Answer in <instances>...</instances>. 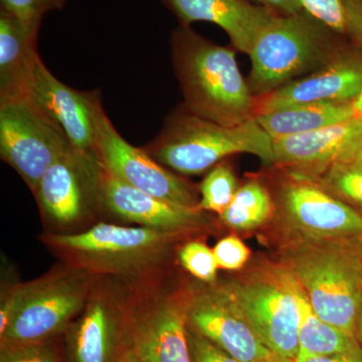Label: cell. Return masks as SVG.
<instances>
[{"label":"cell","mask_w":362,"mask_h":362,"mask_svg":"<svg viewBox=\"0 0 362 362\" xmlns=\"http://www.w3.org/2000/svg\"><path fill=\"white\" fill-rule=\"evenodd\" d=\"M188 235L100 221L75 233H44L40 240L65 265L128 286L164 277Z\"/></svg>","instance_id":"1"},{"label":"cell","mask_w":362,"mask_h":362,"mask_svg":"<svg viewBox=\"0 0 362 362\" xmlns=\"http://www.w3.org/2000/svg\"><path fill=\"white\" fill-rule=\"evenodd\" d=\"M171 49L188 112L228 127L256 117L257 97L240 73L235 49L185 25L173 30Z\"/></svg>","instance_id":"2"},{"label":"cell","mask_w":362,"mask_h":362,"mask_svg":"<svg viewBox=\"0 0 362 362\" xmlns=\"http://www.w3.org/2000/svg\"><path fill=\"white\" fill-rule=\"evenodd\" d=\"M96 276L63 264L30 282L1 285L0 347L52 341L84 309Z\"/></svg>","instance_id":"3"},{"label":"cell","mask_w":362,"mask_h":362,"mask_svg":"<svg viewBox=\"0 0 362 362\" xmlns=\"http://www.w3.org/2000/svg\"><path fill=\"white\" fill-rule=\"evenodd\" d=\"M143 149L182 175H201L228 156L250 153L273 164V139L256 118L228 127L202 119L183 107L166 119L159 134Z\"/></svg>","instance_id":"4"},{"label":"cell","mask_w":362,"mask_h":362,"mask_svg":"<svg viewBox=\"0 0 362 362\" xmlns=\"http://www.w3.org/2000/svg\"><path fill=\"white\" fill-rule=\"evenodd\" d=\"M345 35L333 32L307 13L279 14L259 33L249 52V84L259 97L327 64Z\"/></svg>","instance_id":"5"},{"label":"cell","mask_w":362,"mask_h":362,"mask_svg":"<svg viewBox=\"0 0 362 362\" xmlns=\"http://www.w3.org/2000/svg\"><path fill=\"white\" fill-rule=\"evenodd\" d=\"M314 312L356 337L362 307V268L338 240H300L283 255Z\"/></svg>","instance_id":"6"},{"label":"cell","mask_w":362,"mask_h":362,"mask_svg":"<svg viewBox=\"0 0 362 362\" xmlns=\"http://www.w3.org/2000/svg\"><path fill=\"white\" fill-rule=\"evenodd\" d=\"M102 166L96 154L74 148L54 161L33 192L45 233H75L102 214Z\"/></svg>","instance_id":"7"},{"label":"cell","mask_w":362,"mask_h":362,"mask_svg":"<svg viewBox=\"0 0 362 362\" xmlns=\"http://www.w3.org/2000/svg\"><path fill=\"white\" fill-rule=\"evenodd\" d=\"M128 288V345L138 358L192 362L185 289H169L165 276Z\"/></svg>","instance_id":"8"},{"label":"cell","mask_w":362,"mask_h":362,"mask_svg":"<svg viewBox=\"0 0 362 362\" xmlns=\"http://www.w3.org/2000/svg\"><path fill=\"white\" fill-rule=\"evenodd\" d=\"M221 284L239 304L266 346L275 356L296 361L300 310L294 276L286 268L276 269Z\"/></svg>","instance_id":"9"},{"label":"cell","mask_w":362,"mask_h":362,"mask_svg":"<svg viewBox=\"0 0 362 362\" xmlns=\"http://www.w3.org/2000/svg\"><path fill=\"white\" fill-rule=\"evenodd\" d=\"M71 147L63 128L28 95L0 101V156L33 194L47 169Z\"/></svg>","instance_id":"10"},{"label":"cell","mask_w":362,"mask_h":362,"mask_svg":"<svg viewBox=\"0 0 362 362\" xmlns=\"http://www.w3.org/2000/svg\"><path fill=\"white\" fill-rule=\"evenodd\" d=\"M128 285L97 277L84 309L65 332L66 362H119L128 345Z\"/></svg>","instance_id":"11"},{"label":"cell","mask_w":362,"mask_h":362,"mask_svg":"<svg viewBox=\"0 0 362 362\" xmlns=\"http://www.w3.org/2000/svg\"><path fill=\"white\" fill-rule=\"evenodd\" d=\"M187 326L240 362L275 356L257 334L244 311L221 283L185 288Z\"/></svg>","instance_id":"12"},{"label":"cell","mask_w":362,"mask_h":362,"mask_svg":"<svg viewBox=\"0 0 362 362\" xmlns=\"http://www.w3.org/2000/svg\"><path fill=\"white\" fill-rule=\"evenodd\" d=\"M95 153L104 168L131 187L178 206L199 209L194 185L126 141L103 108L97 119Z\"/></svg>","instance_id":"13"},{"label":"cell","mask_w":362,"mask_h":362,"mask_svg":"<svg viewBox=\"0 0 362 362\" xmlns=\"http://www.w3.org/2000/svg\"><path fill=\"white\" fill-rule=\"evenodd\" d=\"M277 204L300 240H338L362 233V213L313 181L287 173L277 189Z\"/></svg>","instance_id":"14"},{"label":"cell","mask_w":362,"mask_h":362,"mask_svg":"<svg viewBox=\"0 0 362 362\" xmlns=\"http://www.w3.org/2000/svg\"><path fill=\"white\" fill-rule=\"evenodd\" d=\"M361 92L362 49L352 42H343L318 70L257 97L256 116L298 104H351Z\"/></svg>","instance_id":"15"},{"label":"cell","mask_w":362,"mask_h":362,"mask_svg":"<svg viewBox=\"0 0 362 362\" xmlns=\"http://www.w3.org/2000/svg\"><path fill=\"white\" fill-rule=\"evenodd\" d=\"M101 206L102 214L114 220L163 232L189 235L209 225L202 209L178 206L143 192L119 180L103 166Z\"/></svg>","instance_id":"16"},{"label":"cell","mask_w":362,"mask_h":362,"mask_svg":"<svg viewBox=\"0 0 362 362\" xmlns=\"http://www.w3.org/2000/svg\"><path fill=\"white\" fill-rule=\"evenodd\" d=\"M25 94L59 124L74 148L96 154L97 119L103 108L99 93L83 92L64 84L52 75L39 56Z\"/></svg>","instance_id":"17"},{"label":"cell","mask_w":362,"mask_h":362,"mask_svg":"<svg viewBox=\"0 0 362 362\" xmlns=\"http://www.w3.org/2000/svg\"><path fill=\"white\" fill-rule=\"evenodd\" d=\"M362 119L354 117L304 134L273 140V164L299 177L310 178L331 164L361 151Z\"/></svg>","instance_id":"18"},{"label":"cell","mask_w":362,"mask_h":362,"mask_svg":"<svg viewBox=\"0 0 362 362\" xmlns=\"http://www.w3.org/2000/svg\"><path fill=\"white\" fill-rule=\"evenodd\" d=\"M180 25L206 21L220 26L233 47L249 54L259 33L279 13L249 0H160Z\"/></svg>","instance_id":"19"},{"label":"cell","mask_w":362,"mask_h":362,"mask_svg":"<svg viewBox=\"0 0 362 362\" xmlns=\"http://www.w3.org/2000/svg\"><path fill=\"white\" fill-rule=\"evenodd\" d=\"M40 28L0 8V101L25 95L39 57Z\"/></svg>","instance_id":"20"},{"label":"cell","mask_w":362,"mask_h":362,"mask_svg":"<svg viewBox=\"0 0 362 362\" xmlns=\"http://www.w3.org/2000/svg\"><path fill=\"white\" fill-rule=\"evenodd\" d=\"M351 104L293 105L255 117L272 139L304 134L354 118Z\"/></svg>","instance_id":"21"},{"label":"cell","mask_w":362,"mask_h":362,"mask_svg":"<svg viewBox=\"0 0 362 362\" xmlns=\"http://www.w3.org/2000/svg\"><path fill=\"white\" fill-rule=\"evenodd\" d=\"M295 292L300 310L299 354L297 358L312 356H332L361 347L356 337L325 322L317 315L303 288L297 280Z\"/></svg>","instance_id":"22"},{"label":"cell","mask_w":362,"mask_h":362,"mask_svg":"<svg viewBox=\"0 0 362 362\" xmlns=\"http://www.w3.org/2000/svg\"><path fill=\"white\" fill-rule=\"evenodd\" d=\"M275 209V202L266 185L259 180L247 181L239 187L220 220L233 230H252L270 220Z\"/></svg>","instance_id":"23"},{"label":"cell","mask_w":362,"mask_h":362,"mask_svg":"<svg viewBox=\"0 0 362 362\" xmlns=\"http://www.w3.org/2000/svg\"><path fill=\"white\" fill-rule=\"evenodd\" d=\"M306 180L362 213V150L356 156L331 164Z\"/></svg>","instance_id":"24"},{"label":"cell","mask_w":362,"mask_h":362,"mask_svg":"<svg viewBox=\"0 0 362 362\" xmlns=\"http://www.w3.org/2000/svg\"><path fill=\"white\" fill-rule=\"evenodd\" d=\"M239 187L232 168L220 162L209 171L201 183L199 209L220 216L230 206Z\"/></svg>","instance_id":"25"},{"label":"cell","mask_w":362,"mask_h":362,"mask_svg":"<svg viewBox=\"0 0 362 362\" xmlns=\"http://www.w3.org/2000/svg\"><path fill=\"white\" fill-rule=\"evenodd\" d=\"M177 258L181 267L197 280L214 284L218 277V266L214 251L199 240H188L178 247Z\"/></svg>","instance_id":"26"},{"label":"cell","mask_w":362,"mask_h":362,"mask_svg":"<svg viewBox=\"0 0 362 362\" xmlns=\"http://www.w3.org/2000/svg\"><path fill=\"white\" fill-rule=\"evenodd\" d=\"M0 362H66L52 341L0 347Z\"/></svg>","instance_id":"27"},{"label":"cell","mask_w":362,"mask_h":362,"mask_svg":"<svg viewBox=\"0 0 362 362\" xmlns=\"http://www.w3.org/2000/svg\"><path fill=\"white\" fill-rule=\"evenodd\" d=\"M65 4L66 0H0V8L35 25H42L45 14L62 11Z\"/></svg>","instance_id":"28"},{"label":"cell","mask_w":362,"mask_h":362,"mask_svg":"<svg viewBox=\"0 0 362 362\" xmlns=\"http://www.w3.org/2000/svg\"><path fill=\"white\" fill-rule=\"evenodd\" d=\"M304 11L327 25L333 32L346 37L345 0H300Z\"/></svg>","instance_id":"29"},{"label":"cell","mask_w":362,"mask_h":362,"mask_svg":"<svg viewBox=\"0 0 362 362\" xmlns=\"http://www.w3.org/2000/svg\"><path fill=\"white\" fill-rule=\"evenodd\" d=\"M213 251L218 268L228 271L242 269L251 255L249 247L235 235H228L218 240Z\"/></svg>","instance_id":"30"},{"label":"cell","mask_w":362,"mask_h":362,"mask_svg":"<svg viewBox=\"0 0 362 362\" xmlns=\"http://www.w3.org/2000/svg\"><path fill=\"white\" fill-rule=\"evenodd\" d=\"M187 340L192 362H240L216 347L187 326Z\"/></svg>","instance_id":"31"},{"label":"cell","mask_w":362,"mask_h":362,"mask_svg":"<svg viewBox=\"0 0 362 362\" xmlns=\"http://www.w3.org/2000/svg\"><path fill=\"white\" fill-rule=\"evenodd\" d=\"M346 37L362 49V0H345Z\"/></svg>","instance_id":"32"},{"label":"cell","mask_w":362,"mask_h":362,"mask_svg":"<svg viewBox=\"0 0 362 362\" xmlns=\"http://www.w3.org/2000/svg\"><path fill=\"white\" fill-rule=\"evenodd\" d=\"M295 362H362V346L351 351L332 354V356L299 357Z\"/></svg>","instance_id":"33"},{"label":"cell","mask_w":362,"mask_h":362,"mask_svg":"<svg viewBox=\"0 0 362 362\" xmlns=\"http://www.w3.org/2000/svg\"><path fill=\"white\" fill-rule=\"evenodd\" d=\"M259 6L268 7L282 16H290L304 11L300 0H256Z\"/></svg>","instance_id":"34"},{"label":"cell","mask_w":362,"mask_h":362,"mask_svg":"<svg viewBox=\"0 0 362 362\" xmlns=\"http://www.w3.org/2000/svg\"><path fill=\"white\" fill-rule=\"evenodd\" d=\"M362 268V233L347 239L338 240Z\"/></svg>","instance_id":"35"},{"label":"cell","mask_w":362,"mask_h":362,"mask_svg":"<svg viewBox=\"0 0 362 362\" xmlns=\"http://www.w3.org/2000/svg\"><path fill=\"white\" fill-rule=\"evenodd\" d=\"M119 362H142L138 358V356H136L135 352L133 351L130 347H128L127 349L124 352L122 357H121L120 361Z\"/></svg>","instance_id":"36"},{"label":"cell","mask_w":362,"mask_h":362,"mask_svg":"<svg viewBox=\"0 0 362 362\" xmlns=\"http://www.w3.org/2000/svg\"><path fill=\"white\" fill-rule=\"evenodd\" d=\"M352 110H354V116L362 119V92L359 96L351 103Z\"/></svg>","instance_id":"37"},{"label":"cell","mask_w":362,"mask_h":362,"mask_svg":"<svg viewBox=\"0 0 362 362\" xmlns=\"http://www.w3.org/2000/svg\"><path fill=\"white\" fill-rule=\"evenodd\" d=\"M356 337L357 341L361 343L362 346V307L357 318Z\"/></svg>","instance_id":"38"},{"label":"cell","mask_w":362,"mask_h":362,"mask_svg":"<svg viewBox=\"0 0 362 362\" xmlns=\"http://www.w3.org/2000/svg\"><path fill=\"white\" fill-rule=\"evenodd\" d=\"M263 362H295L293 361H288V359L282 358V357H279L277 356H272L271 358L267 359V361Z\"/></svg>","instance_id":"39"},{"label":"cell","mask_w":362,"mask_h":362,"mask_svg":"<svg viewBox=\"0 0 362 362\" xmlns=\"http://www.w3.org/2000/svg\"><path fill=\"white\" fill-rule=\"evenodd\" d=\"M361 150H362V147H361Z\"/></svg>","instance_id":"40"}]
</instances>
